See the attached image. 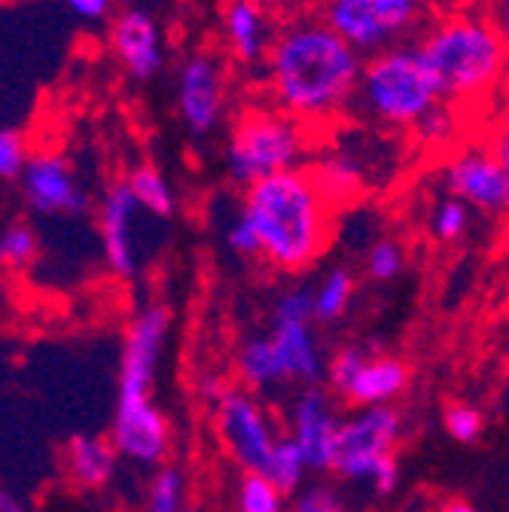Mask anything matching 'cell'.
<instances>
[{
  "instance_id": "obj_37",
  "label": "cell",
  "mask_w": 509,
  "mask_h": 512,
  "mask_svg": "<svg viewBox=\"0 0 509 512\" xmlns=\"http://www.w3.org/2000/svg\"><path fill=\"white\" fill-rule=\"evenodd\" d=\"M253 4H260V7L269 10L278 22H284V19L311 13V10L317 7V0H253Z\"/></svg>"
},
{
  "instance_id": "obj_22",
  "label": "cell",
  "mask_w": 509,
  "mask_h": 512,
  "mask_svg": "<svg viewBox=\"0 0 509 512\" xmlns=\"http://www.w3.org/2000/svg\"><path fill=\"white\" fill-rule=\"evenodd\" d=\"M467 119H470V116H464L458 107L439 101V104H433V107L412 125L409 138H412V144L421 147V150L445 153V150L458 147V138H461V132H464V122H467Z\"/></svg>"
},
{
  "instance_id": "obj_15",
  "label": "cell",
  "mask_w": 509,
  "mask_h": 512,
  "mask_svg": "<svg viewBox=\"0 0 509 512\" xmlns=\"http://www.w3.org/2000/svg\"><path fill=\"white\" fill-rule=\"evenodd\" d=\"M107 46L119 71L135 80L150 83L165 68V34L153 13L141 7H125L116 16H110Z\"/></svg>"
},
{
  "instance_id": "obj_1",
  "label": "cell",
  "mask_w": 509,
  "mask_h": 512,
  "mask_svg": "<svg viewBox=\"0 0 509 512\" xmlns=\"http://www.w3.org/2000/svg\"><path fill=\"white\" fill-rule=\"evenodd\" d=\"M360 68L363 55L311 10L278 22L253 89L324 138L351 119Z\"/></svg>"
},
{
  "instance_id": "obj_14",
  "label": "cell",
  "mask_w": 509,
  "mask_h": 512,
  "mask_svg": "<svg viewBox=\"0 0 509 512\" xmlns=\"http://www.w3.org/2000/svg\"><path fill=\"white\" fill-rule=\"evenodd\" d=\"M275 28L278 19L260 4H253V0H220L217 7L220 55L229 61L235 77H250L257 83Z\"/></svg>"
},
{
  "instance_id": "obj_19",
  "label": "cell",
  "mask_w": 509,
  "mask_h": 512,
  "mask_svg": "<svg viewBox=\"0 0 509 512\" xmlns=\"http://www.w3.org/2000/svg\"><path fill=\"white\" fill-rule=\"evenodd\" d=\"M116 467H119V455L110 445V439L92 436V433H80V436L68 439L65 470H68L74 485L89 488V491L107 488L116 476Z\"/></svg>"
},
{
  "instance_id": "obj_17",
  "label": "cell",
  "mask_w": 509,
  "mask_h": 512,
  "mask_svg": "<svg viewBox=\"0 0 509 512\" xmlns=\"http://www.w3.org/2000/svg\"><path fill=\"white\" fill-rule=\"evenodd\" d=\"M336 433H339V418L330 394L317 388V384L302 388L290 406V439L302 452L308 470L324 473L333 467Z\"/></svg>"
},
{
  "instance_id": "obj_11",
  "label": "cell",
  "mask_w": 509,
  "mask_h": 512,
  "mask_svg": "<svg viewBox=\"0 0 509 512\" xmlns=\"http://www.w3.org/2000/svg\"><path fill=\"white\" fill-rule=\"evenodd\" d=\"M272 330L269 339L278 351L284 381L311 388L324 378V354L317 345L314 333V314H311V287H290L278 296L272 311Z\"/></svg>"
},
{
  "instance_id": "obj_39",
  "label": "cell",
  "mask_w": 509,
  "mask_h": 512,
  "mask_svg": "<svg viewBox=\"0 0 509 512\" xmlns=\"http://www.w3.org/2000/svg\"><path fill=\"white\" fill-rule=\"evenodd\" d=\"M439 512H476V506H473V503H467V500H449V503H445Z\"/></svg>"
},
{
  "instance_id": "obj_40",
  "label": "cell",
  "mask_w": 509,
  "mask_h": 512,
  "mask_svg": "<svg viewBox=\"0 0 509 512\" xmlns=\"http://www.w3.org/2000/svg\"><path fill=\"white\" fill-rule=\"evenodd\" d=\"M0 4H7V0H0Z\"/></svg>"
},
{
  "instance_id": "obj_23",
  "label": "cell",
  "mask_w": 509,
  "mask_h": 512,
  "mask_svg": "<svg viewBox=\"0 0 509 512\" xmlns=\"http://www.w3.org/2000/svg\"><path fill=\"white\" fill-rule=\"evenodd\" d=\"M122 180H125V186H129L135 205L147 217L165 220L174 214V186L156 165H135Z\"/></svg>"
},
{
  "instance_id": "obj_7",
  "label": "cell",
  "mask_w": 509,
  "mask_h": 512,
  "mask_svg": "<svg viewBox=\"0 0 509 512\" xmlns=\"http://www.w3.org/2000/svg\"><path fill=\"white\" fill-rule=\"evenodd\" d=\"M314 13L363 58L415 43L433 19L427 0H317Z\"/></svg>"
},
{
  "instance_id": "obj_8",
  "label": "cell",
  "mask_w": 509,
  "mask_h": 512,
  "mask_svg": "<svg viewBox=\"0 0 509 512\" xmlns=\"http://www.w3.org/2000/svg\"><path fill=\"white\" fill-rule=\"evenodd\" d=\"M174 104L193 138H211L235 113V71L220 49H193L180 58L174 77Z\"/></svg>"
},
{
  "instance_id": "obj_27",
  "label": "cell",
  "mask_w": 509,
  "mask_h": 512,
  "mask_svg": "<svg viewBox=\"0 0 509 512\" xmlns=\"http://www.w3.org/2000/svg\"><path fill=\"white\" fill-rule=\"evenodd\" d=\"M238 512H287L284 494L260 473H244L238 482Z\"/></svg>"
},
{
  "instance_id": "obj_33",
  "label": "cell",
  "mask_w": 509,
  "mask_h": 512,
  "mask_svg": "<svg viewBox=\"0 0 509 512\" xmlns=\"http://www.w3.org/2000/svg\"><path fill=\"white\" fill-rule=\"evenodd\" d=\"M28 141L13 128H0V180H19V171L28 159Z\"/></svg>"
},
{
  "instance_id": "obj_31",
  "label": "cell",
  "mask_w": 509,
  "mask_h": 512,
  "mask_svg": "<svg viewBox=\"0 0 509 512\" xmlns=\"http://www.w3.org/2000/svg\"><path fill=\"white\" fill-rule=\"evenodd\" d=\"M445 430H449V436L455 439V442H464V445H470V442H476L479 436H482V430H485V418H482V412L476 409V406H470V403H455V406H449L445 409Z\"/></svg>"
},
{
  "instance_id": "obj_25",
  "label": "cell",
  "mask_w": 509,
  "mask_h": 512,
  "mask_svg": "<svg viewBox=\"0 0 509 512\" xmlns=\"http://www.w3.org/2000/svg\"><path fill=\"white\" fill-rule=\"evenodd\" d=\"M308 464L302 458V452L296 448V442L290 436H278L275 448H272V458L266 464V479L287 497V494H296L302 485H305V476H308Z\"/></svg>"
},
{
  "instance_id": "obj_13",
  "label": "cell",
  "mask_w": 509,
  "mask_h": 512,
  "mask_svg": "<svg viewBox=\"0 0 509 512\" xmlns=\"http://www.w3.org/2000/svg\"><path fill=\"white\" fill-rule=\"evenodd\" d=\"M19 186L25 205L40 217H80L92 208V196L80 186L74 165L55 147L28 150Z\"/></svg>"
},
{
  "instance_id": "obj_28",
  "label": "cell",
  "mask_w": 509,
  "mask_h": 512,
  "mask_svg": "<svg viewBox=\"0 0 509 512\" xmlns=\"http://www.w3.org/2000/svg\"><path fill=\"white\" fill-rule=\"evenodd\" d=\"M430 229H433L436 241H442V244L461 241L470 229V208L455 196L439 199L433 214H430Z\"/></svg>"
},
{
  "instance_id": "obj_29",
  "label": "cell",
  "mask_w": 509,
  "mask_h": 512,
  "mask_svg": "<svg viewBox=\"0 0 509 512\" xmlns=\"http://www.w3.org/2000/svg\"><path fill=\"white\" fill-rule=\"evenodd\" d=\"M186 482L177 467H159L150 491H147V512H183Z\"/></svg>"
},
{
  "instance_id": "obj_16",
  "label": "cell",
  "mask_w": 509,
  "mask_h": 512,
  "mask_svg": "<svg viewBox=\"0 0 509 512\" xmlns=\"http://www.w3.org/2000/svg\"><path fill=\"white\" fill-rule=\"evenodd\" d=\"M141 217L144 211L135 205L125 180H113L98 205V229H101L107 269L119 281H132L141 272V241H138Z\"/></svg>"
},
{
  "instance_id": "obj_3",
  "label": "cell",
  "mask_w": 509,
  "mask_h": 512,
  "mask_svg": "<svg viewBox=\"0 0 509 512\" xmlns=\"http://www.w3.org/2000/svg\"><path fill=\"white\" fill-rule=\"evenodd\" d=\"M168 330L171 311L162 302H150L132 317L122 345L116 409L107 439L119 458L141 467L162 464L171 452V424L153 400V381Z\"/></svg>"
},
{
  "instance_id": "obj_30",
  "label": "cell",
  "mask_w": 509,
  "mask_h": 512,
  "mask_svg": "<svg viewBox=\"0 0 509 512\" xmlns=\"http://www.w3.org/2000/svg\"><path fill=\"white\" fill-rule=\"evenodd\" d=\"M366 275L372 281H394L400 278L403 266H406V253H403V244H397L394 238H378L369 244L366 250Z\"/></svg>"
},
{
  "instance_id": "obj_10",
  "label": "cell",
  "mask_w": 509,
  "mask_h": 512,
  "mask_svg": "<svg viewBox=\"0 0 509 512\" xmlns=\"http://www.w3.org/2000/svg\"><path fill=\"white\" fill-rule=\"evenodd\" d=\"M400 430L403 418L394 406L357 409L351 418L339 421L330 470L345 482H369L381 461L397 455Z\"/></svg>"
},
{
  "instance_id": "obj_32",
  "label": "cell",
  "mask_w": 509,
  "mask_h": 512,
  "mask_svg": "<svg viewBox=\"0 0 509 512\" xmlns=\"http://www.w3.org/2000/svg\"><path fill=\"white\" fill-rule=\"evenodd\" d=\"M290 512H348L342 494L330 485H302L293 497Z\"/></svg>"
},
{
  "instance_id": "obj_34",
  "label": "cell",
  "mask_w": 509,
  "mask_h": 512,
  "mask_svg": "<svg viewBox=\"0 0 509 512\" xmlns=\"http://www.w3.org/2000/svg\"><path fill=\"white\" fill-rule=\"evenodd\" d=\"M226 247L241 256V260H260V244H257V235H253L250 223L238 214L229 229H226Z\"/></svg>"
},
{
  "instance_id": "obj_35",
  "label": "cell",
  "mask_w": 509,
  "mask_h": 512,
  "mask_svg": "<svg viewBox=\"0 0 509 512\" xmlns=\"http://www.w3.org/2000/svg\"><path fill=\"white\" fill-rule=\"evenodd\" d=\"M65 4L74 16H80L83 22H92V25L110 22V16H113V0H65Z\"/></svg>"
},
{
  "instance_id": "obj_18",
  "label": "cell",
  "mask_w": 509,
  "mask_h": 512,
  "mask_svg": "<svg viewBox=\"0 0 509 512\" xmlns=\"http://www.w3.org/2000/svg\"><path fill=\"white\" fill-rule=\"evenodd\" d=\"M409 384V369L397 357H378L369 354L354 378L345 388V400L357 409H372V406H391Z\"/></svg>"
},
{
  "instance_id": "obj_38",
  "label": "cell",
  "mask_w": 509,
  "mask_h": 512,
  "mask_svg": "<svg viewBox=\"0 0 509 512\" xmlns=\"http://www.w3.org/2000/svg\"><path fill=\"white\" fill-rule=\"evenodd\" d=\"M0 512H31V509L22 497H16L13 491H7L4 485H0Z\"/></svg>"
},
{
  "instance_id": "obj_5",
  "label": "cell",
  "mask_w": 509,
  "mask_h": 512,
  "mask_svg": "<svg viewBox=\"0 0 509 512\" xmlns=\"http://www.w3.org/2000/svg\"><path fill=\"white\" fill-rule=\"evenodd\" d=\"M226 125V174L238 189L290 168H305L324 141L263 95L244 101Z\"/></svg>"
},
{
  "instance_id": "obj_36",
  "label": "cell",
  "mask_w": 509,
  "mask_h": 512,
  "mask_svg": "<svg viewBox=\"0 0 509 512\" xmlns=\"http://www.w3.org/2000/svg\"><path fill=\"white\" fill-rule=\"evenodd\" d=\"M369 482H372L375 494H381V497L394 494L397 485H400V461H397V455H391V458L381 461V464L375 467V473H372Z\"/></svg>"
},
{
  "instance_id": "obj_9",
  "label": "cell",
  "mask_w": 509,
  "mask_h": 512,
  "mask_svg": "<svg viewBox=\"0 0 509 512\" xmlns=\"http://www.w3.org/2000/svg\"><path fill=\"white\" fill-rule=\"evenodd\" d=\"M214 424L229 458L241 473H266L272 448L278 442V427L247 388H223L214 400Z\"/></svg>"
},
{
  "instance_id": "obj_6",
  "label": "cell",
  "mask_w": 509,
  "mask_h": 512,
  "mask_svg": "<svg viewBox=\"0 0 509 512\" xmlns=\"http://www.w3.org/2000/svg\"><path fill=\"white\" fill-rule=\"evenodd\" d=\"M439 101L415 43H403L363 58L351 119L409 135L412 125Z\"/></svg>"
},
{
  "instance_id": "obj_2",
  "label": "cell",
  "mask_w": 509,
  "mask_h": 512,
  "mask_svg": "<svg viewBox=\"0 0 509 512\" xmlns=\"http://www.w3.org/2000/svg\"><path fill=\"white\" fill-rule=\"evenodd\" d=\"M241 199V217L260 244V260L278 272L311 269L330 247L336 208L317 189L308 165L250 183Z\"/></svg>"
},
{
  "instance_id": "obj_12",
  "label": "cell",
  "mask_w": 509,
  "mask_h": 512,
  "mask_svg": "<svg viewBox=\"0 0 509 512\" xmlns=\"http://www.w3.org/2000/svg\"><path fill=\"white\" fill-rule=\"evenodd\" d=\"M445 183L455 199L467 208L485 214H503L509 205V162H506V138L497 144H461L449 162H445Z\"/></svg>"
},
{
  "instance_id": "obj_24",
  "label": "cell",
  "mask_w": 509,
  "mask_h": 512,
  "mask_svg": "<svg viewBox=\"0 0 509 512\" xmlns=\"http://www.w3.org/2000/svg\"><path fill=\"white\" fill-rule=\"evenodd\" d=\"M354 299V272L348 266H333L311 287V314L314 324H336Z\"/></svg>"
},
{
  "instance_id": "obj_4",
  "label": "cell",
  "mask_w": 509,
  "mask_h": 512,
  "mask_svg": "<svg viewBox=\"0 0 509 512\" xmlns=\"http://www.w3.org/2000/svg\"><path fill=\"white\" fill-rule=\"evenodd\" d=\"M415 49L445 104L470 116L488 104L506 74V37L485 13L458 10L424 25Z\"/></svg>"
},
{
  "instance_id": "obj_20",
  "label": "cell",
  "mask_w": 509,
  "mask_h": 512,
  "mask_svg": "<svg viewBox=\"0 0 509 512\" xmlns=\"http://www.w3.org/2000/svg\"><path fill=\"white\" fill-rule=\"evenodd\" d=\"M308 171L317 183V189L324 192V199L339 211L345 205H351L354 199H360L363 192V165L348 156V153H314L308 162Z\"/></svg>"
},
{
  "instance_id": "obj_26",
  "label": "cell",
  "mask_w": 509,
  "mask_h": 512,
  "mask_svg": "<svg viewBox=\"0 0 509 512\" xmlns=\"http://www.w3.org/2000/svg\"><path fill=\"white\" fill-rule=\"evenodd\" d=\"M40 253V235L31 223L16 220L0 232V269L25 272Z\"/></svg>"
},
{
  "instance_id": "obj_21",
  "label": "cell",
  "mask_w": 509,
  "mask_h": 512,
  "mask_svg": "<svg viewBox=\"0 0 509 512\" xmlns=\"http://www.w3.org/2000/svg\"><path fill=\"white\" fill-rule=\"evenodd\" d=\"M238 378L244 388L250 391H269V388H278V384H287L284 381V369H281V360H278V351L266 336H250L241 348H238Z\"/></svg>"
}]
</instances>
